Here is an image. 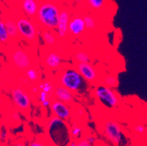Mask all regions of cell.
Instances as JSON below:
<instances>
[{
    "instance_id": "6da1fadb",
    "label": "cell",
    "mask_w": 147,
    "mask_h": 146,
    "mask_svg": "<svg viewBox=\"0 0 147 146\" xmlns=\"http://www.w3.org/2000/svg\"><path fill=\"white\" fill-rule=\"evenodd\" d=\"M37 15L40 21L44 26L51 29H57L59 21L60 10L54 2L43 1L41 2Z\"/></svg>"
},
{
    "instance_id": "7a4b0ae2",
    "label": "cell",
    "mask_w": 147,
    "mask_h": 146,
    "mask_svg": "<svg viewBox=\"0 0 147 146\" xmlns=\"http://www.w3.org/2000/svg\"><path fill=\"white\" fill-rule=\"evenodd\" d=\"M62 119L55 118L49 124V131L52 140L59 146H65L69 143V133Z\"/></svg>"
},
{
    "instance_id": "3957f363",
    "label": "cell",
    "mask_w": 147,
    "mask_h": 146,
    "mask_svg": "<svg viewBox=\"0 0 147 146\" xmlns=\"http://www.w3.org/2000/svg\"><path fill=\"white\" fill-rule=\"evenodd\" d=\"M60 80L64 87L71 92H77L82 85L83 77L77 71L67 70L64 72Z\"/></svg>"
},
{
    "instance_id": "277c9868",
    "label": "cell",
    "mask_w": 147,
    "mask_h": 146,
    "mask_svg": "<svg viewBox=\"0 0 147 146\" xmlns=\"http://www.w3.org/2000/svg\"><path fill=\"white\" fill-rule=\"evenodd\" d=\"M18 33L28 40L36 38V30L33 24L27 18H20L16 23Z\"/></svg>"
},
{
    "instance_id": "5b68a950",
    "label": "cell",
    "mask_w": 147,
    "mask_h": 146,
    "mask_svg": "<svg viewBox=\"0 0 147 146\" xmlns=\"http://www.w3.org/2000/svg\"><path fill=\"white\" fill-rule=\"evenodd\" d=\"M95 94L97 98L106 103L109 106L114 107L118 104L117 96L108 87H98L95 90Z\"/></svg>"
},
{
    "instance_id": "8992f818",
    "label": "cell",
    "mask_w": 147,
    "mask_h": 146,
    "mask_svg": "<svg viewBox=\"0 0 147 146\" xmlns=\"http://www.w3.org/2000/svg\"><path fill=\"white\" fill-rule=\"evenodd\" d=\"M12 98L18 108L21 109H28L30 106L29 97L21 88H15L12 92Z\"/></svg>"
},
{
    "instance_id": "52a82bcc",
    "label": "cell",
    "mask_w": 147,
    "mask_h": 146,
    "mask_svg": "<svg viewBox=\"0 0 147 146\" xmlns=\"http://www.w3.org/2000/svg\"><path fill=\"white\" fill-rule=\"evenodd\" d=\"M105 134L108 138L114 143H119L121 140V133L120 128L114 122H108L105 125Z\"/></svg>"
},
{
    "instance_id": "ba28073f",
    "label": "cell",
    "mask_w": 147,
    "mask_h": 146,
    "mask_svg": "<svg viewBox=\"0 0 147 146\" xmlns=\"http://www.w3.org/2000/svg\"><path fill=\"white\" fill-rule=\"evenodd\" d=\"M51 110L57 117L61 119H67L69 117L70 112L65 102L60 100L55 101L51 104Z\"/></svg>"
},
{
    "instance_id": "9c48e42d",
    "label": "cell",
    "mask_w": 147,
    "mask_h": 146,
    "mask_svg": "<svg viewBox=\"0 0 147 146\" xmlns=\"http://www.w3.org/2000/svg\"><path fill=\"white\" fill-rule=\"evenodd\" d=\"M13 61L18 67L26 69L30 65V59L28 55L21 50H16L13 54Z\"/></svg>"
},
{
    "instance_id": "30bf717a",
    "label": "cell",
    "mask_w": 147,
    "mask_h": 146,
    "mask_svg": "<svg viewBox=\"0 0 147 146\" xmlns=\"http://www.w3.org/2000/svg\"><path fill=\"white\" fill-rule=\"evenodd\" d=\"M78 70L83 78L88 81H93L95 80L96 72L94 68L89 63H78Z\"/></svg>"
},
{
    "instance_id": "8fae6325",
    "label": "cell",
    "mask_w": 147,
    "mask_h": 146,
    "mask_svg": "<svg viewBox=\"0 0 147 146\" xmlns=\"http://www.w3.org/2000/svg\"><path fill=\"white\" fill-rule=\"evenodd\" d=\"M69 13L66 10L60 12L59 21L58 26H57V31H58V34L61 37H63L66 35L67 33V31L69 30Z\"/></svg>"
},
{
    "instance_id": "7c38bea8",
    "label": "cell",
    "mask_w": 147,
    "mask_h": 146,
    "mask_svg": "<svg viewBox=\"0 0 147 146\" xmlns=\"http://www.w3.org/2000/svg\"><path fill=\"white\" fill-rule=\"evenodd\" d=\"M69 31L74 35H78L84 32L86 28L84 18L76 17L73 18L69 23Z\"/></svg>"
},
{
    "instance_id": "4fadbf2b",
    "label": "cell",
    "mask_w": 147,
    "mask_h": 146,
    "mask_svg": "<svg viewBox=\"0 0 147 146\" xmlns=\"http://www.w3.org/2000/svg\"><path fill=\"white\" fill-rule=\"evenodd\" d=\"M21 6L23 10L29 16H34L37 15L39 9L37 0H22Z\"/></svg>"
},
{
    "instance_id": "5bb4252c",
    "label": "cell",
    "mask_w": 147,
    "mask_h": 146,
    "mask_svg": "<svg viewBox=\"0 0 147 146\" xmlns=\"http://www.w3.org/2000/svg\"><path fill=\"white\" fill-rule=\"evenodd\" d=\"M55 93L57 99L64 102H68L73 100V94L71 93V91H69V89L64 86L57 88Z\"/></svg>"
},
{
    "instance_id": "9a60e30c",
    "label": "cell",
    "mask_w": 147,
    "mask_h": 146,
    "mask_svg": "<svg viewBox=\"0 0 147 146\" xmlns=\"http://www.w3.org/2000/svg\"><path fill=\"white\" fill-rule=\"evenodd\" d=\"M45 63L48 66L51 68H56L59 67V65L61 63V58L58 54L54 53H50L47 56Z\"/></svg>"
},
{
    "instance_id": "2e32d148",
    "label": "cell",
    "mask_w": 147,
    "mask_h": 146,
    "mask_svg": "<svg viewBox=\"0 0 147 146\" xmlns=\"http://www.w3.org/2000/svg\"><path fill=\"white\" fill-rule=\"evenodd\" d=\"M5 24L10 37H15L16 36L18 35V27H17V24L16 23L13 22L11 20H8V21H5Z\"/></svg>"
},
{
    "instance_id": "e0dca14e",
    "label": "cell",
    "mask_w": 147,
    "mask_h": 146,
    "mask_svg": "<svg viewBox=\"0 0 147 146\" xmlns=\"http://www.w3.org/2000/svg\"><path fill=\"white\" fill-rule=\"evenodd\" d=\"M9 37L10 36H9L8 32L7 30L5 22L0 21V42H5L8 40Z\"/></svg>"
},
{
    "instance_id": "ac0fdd59",
    "label": "cell",
    "mask_w": 147,
    "mask_h": 146,
    "mask_svg": "<svg viewBox=\"0 0 147 146\" xmlns=\"http://www.w3.org/2000/svg\"><path fill=\"white\" fill-rule=\"evenodd\" d=\"M86 2L91 7L98 10L105 5V0H86Z\"/></svg>"
},
{
    "instance_id": "d6986e66",
    "label": "cell",
    "mask_w": 147,
    "mask_h": 146,
    "mask_svg": "<svg viewBox=\"0 0 147 146\" xmlns=\"http://www.w3.org/2000/svg\"><path fill=\"white\" fill-rule=\"evenodd\" d=\"M42 38H43L44 42L47 44V45H51L53 44H54V42H55V38L53 36V34H51L49 32H43Z\"/></svg>"
},
{
    "instance_id": "ffe728a7",
    "label": "cell",
    "mask_w": 147,
    "mask_h": 146,
    "mask_svg": "<svg viewBox=\"0 0 147 146\" xmlns=\"http://www.w3.org/2000/svg\"><path fill=\"white\" fill-rule=\"evenodd\" d=\"M84 23H85V26L86 28L88 29H94L95 26V21H94V18L91 17L89 15L85 16L84 18Z\"/></svg>"
},
{
    "instance_id": "44dd1931",
    "label": "cell",
    "mask_w": 147,
    "mask_h": 146,
    "mask_svg": "<svg viewBox=\"0 0 147 146\" xmlns=\"http://www.w3.org/2000/svg\"><path fill=\"white\" fill-rule=\"evenodd\" d=\"M76 59L79 63H88L89 61V56L84 52L77 53L76 55Z\"/></svg>"
},
{
    "instance_id": "7402d4cb",
    "label": "cell",
    "mask_w": 147,
    "mask_h": 146,
    "mask_svg": "<svg viewBox=\"0 0 147 146\" xmlns=\"http://www.w3.org/2000/svg\"><path fill=\"white\" fill-rule=\"evenodd\" d=\"M105 83L109 87H113L117 85V80L113 76H108V77H105Z\"/></svg>"
},
{
    "instance_id": "603a6c76",
    "label": "cell",
    "mask_w": 147,
    "mask_h": 146,
    "mask_svg": "<svg viewBox=\"0 0 147 146\" xmlns=\"http://www.w3.org/2000/svg\"><path fill=\"white\" fill-rule=\"evenodd\" d=\"M26 77L29 78V80L34 81L37 79V73L34 69H30L26 72Z\"/></svg>"
},
{
    "instance_id": "cb8c5ba5",
    "label": "cell",
    "mask_w": 147,
    "mask_h": 146,
    "mask_svg": "<svg viewBox=\"0 0 147 146\" xmlns=\"http://www.w3.org/2000/svg\"><path fill=\"white\" fill-rule=\"evenodd\" d=\"M40 88L42 89V91H44V92H46V93H49V92H50L52 89L51 85L49 83H45V84H41L40 86Z\"/></svg>"
},
{
    "instance_id": "d4e9b609",
    "label": "cell",
    "mask_w": 147,
    "mask_h": 146,
    "mask_svg": "<svg viewBox=\"0 0 147 146\" xmlns=\"http://www.w3.org/2000/svg\"><path fill=\"white\" fill-rule=\"evenodd\" d=\"M47 96H48V93L45 92L44 91H42V92L40 93L39 100H40V102L42 103V104L43 102H45L46 100H48Z\"/></svg>"
},
{
    "instance_id": "484cf974",
    "label": "cell",
    "mask_w": 147,
    "mask_h": 146,
    "mask_svg": "<svg viewBox=\"0 0 147 146\" xmlns=\"http://www.w3.org/2000/svg\"><path fill=\"white\" fill-rule=\"evenodd\" d=\"M136 131L137 132H139V133H142V132H144L145 131V128L142 125H138L136 127Z\"/></svg>"
},
{
    "instance_id": "4316f807",
    "label": "cell",
    "mask_w": 147,
    "mask_h": 146,
    "mask_svg": "<svg viewBox=\"0 0 147 146\" xmlns=\"http://www.w3.org/2000/svg\"><path fill=\"white\" fill-rule=\"evenodd\" d=\"M80 132H81V129L79 128H75L73 130L72 133H73V135H78Z\"/></svg>"
},
{
    "instance_id": "83f0119b",
    "label": "cell",
    "mask_w": 147,
    "mask_h": 146,
    "mask_svg": "<svg viewBox=\"0 0 147 146\" xmlns=\"http://www.w3.org/2000/svg\"><path fill=\"white\" fill-rule=\"evenodd\" d=\"M78 146H91V145L89 142L82 141L79 145H78Z\"/></svg>"
},
{
    "instance_id": "f1b7e54d",
    "label": "cell",
    "mask_w": 147,
    "mask_h": 146,
    "mask_svg": "<svg viewBox=\"0 0 147 146\" xmlns=\"http://www.w3.org/2000/svg\"><path fill=\"white\" fill-rule=\"evenodd\" d=\"M50 102L49 101V100H46V101L45 102L42 103V105H43L44 107H49V105H50Z\"/></svg>"
},
{
    "instance_id": "f546056e",
    "label": "cell",
    "mask_w": 147,
    "mask_h": 146,
    "mask_svg": "<svg viewBox=\"0 0 147 146\" xmlns=\"http://www.w3.org/2000/svg\"><path fill=\"white\" fill-rule=\"evenodd\" d=\"M29 146H42V145L41 144H40V143H31L30 145H29Z\"/></svg>"
},
{
    "instance_id": "4dcf8cb0",
    "label": "cell",
    "mask_w": 147,
    "mask_h": 146,
    "mask_svg": "<svg viewBox=\"0 0 147 146\" xmlns=\"http://www.w3.org/2000/svg\"><path fill=\"white\" fill-rule=\"evenodd\" d=\"M51 1H53V2H62V1H64V0H51Z\"/></svg>"
},
{
    "instance_id": "1f68e13d",
    "label": "cell",
    "mask_w": 147,
    "mask_h": 146,
    "mask_svg": "<svg viewBox=\"0 0 147 146\" xmlns=\"http://www.w3.org/2000/svg\"><path fill=\"white\" fill-rule=\"evenodd\" d=\"M75 1H76V2H80L81 1V0H75Z\"/></svg>"
},
{
    "instance_id": "d6a6232c",
    "label": "cell",
    "mask_w": 147,
    "mask_h": 146,
    "mask_svg": "<svg viewBox=\"0 0 147 146\" xmlns=\"http://www.w3.org/2000/svg\"><path fill=\"white\" fill-rule=\"evenodd\" d=\"M17 146H24V145H23V144H18Z\"/></svg>"
},
{
    "instance_id": "836d02e7",
    "label": "cell",
    "mask_w": 147,
    "mask_h": 146,
    "mask_svg": "<svg viewBox=\"0 0 147 146\" xmlns=\"http://www.w3.org/2000/svg\"><path fill=\"white\" fill-rule=\"evenodd\" d=\"M102 146H107V145H102Z\"/></svg>"
},
{
    "instance_id": "e575fe53",
    "label": "cell",
    "mask_w": 147,
    "mask_h": 146,
    "mask_svg": "<svg viewBox=\"0 0 147 146\" xmlns=\"http://www.w3.org/2000/svg\"><path fill=\"white\" fill-rule=\"evenodd\" d=\"M37 1H39V0H37Z\"/></svg>"
}]
</instances>
